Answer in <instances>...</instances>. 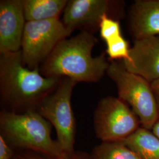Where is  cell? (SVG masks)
Segmentation results:
<instances>
[{"mask_svg": "<svg viewBox=\"0 0 159 159\" xmlns=\"http://www.w3.org/2000/svg\"><path fill=\"white\" fill-rule=\"evenodd\" d=\"M96 41L95 37L87 31L61 40L43 62L41 74L47 77L64 76L77 83L99 81L110 64L104 54L92 56Z\"/></svg>", "mask_w": 159, "mask_h": 159, "instance_id": "1", "label": "cell"}, {"mask_svg": "<svg viewBox=\"0 0 159 159\" xmlns=\"http://www.w3.org/2000/svg\"><path fill=\"white\" fill-rule=\"evenodd\" d=\"M61 80L42 75L39 68H26L21 51L1 54V96L14 108L35 110L45 97L56 89Z\"/></svg>", "mask_w": 159, "mask_h": 159, "instance_id": "2", "label": "cell"}, {"mask_svg": "<svg viewBox=\"0 0 159 159\" xmlns=\"http://www.w3.org/2000/svg\"><path fill=\"white\" fill-rule=\"evenodd\" d=\"M0 128L1 135L10 146L50 156L64 154L57 141L51 138L50 123L35 110L24 113L2 111Z\"/></svg>", "mask_w": 159, "mask_h": 159, "instance_id": "3", "label": "cell"}, {"mask_svg": "<svg viewBox=\"0 0 159 159\" xmlns=\"http://www.w3.org/2000/svg\"><path fill=\"white\" fill-rule=\"evenodd\" d=\"M106 73L117 85L120 98L130 106L141 126L152 130L159 112L151 83L126 70L122 61H111Z\"/></svg>", "mask_w": 159, "mask_h": 159, "instance_id": "4", "label": "cell"}, {"mask_svg": "<svg viewBox=\"0 0 159 159\" xmlns=\"http://www.w3.org/2000/svg\"><path fill=\"white\" fill-rule=\"evenodd\" d=\"M74 80H61L56 89L39 103L35 111L53 125L57 133V141L64 153L74 150L75 122L71 105Z\"/></svg>", "mask_w": 159, "mask_h": 159, "instance_id": "5", "label": "cell"}, {"mask_svg": "<svg viewBox=\"0 0 159 159\" xmlns=\"http://www.w3.org/2000/svg\"><path fill=\"white\" fill-rule=\"evenodd\" d=\"M71 33L58 18L26 22L21 47L24 65L31 70L39 68L57 44Z\"/></svg>", "mask_w": 159, "mask_h": 159, "instance_id": "6", "label": "cell"}, {"mask_svg": "<svg viewBox=\"0 0 159 159\" xmlns=\"http://www.w3.org/2000/svg\"><path fill=\"white\" fill-rule=\"evenodd\" d=\"M140 126L136 114L119 97H107L98 102L94 114V128L102 142H122Z\"/></svg>", "mask_w": 159, "mask_h": 159, "instance_id": "7", "label": "cell"}, {"mask_svg": "<svg viewBox=\"0 0 159 159\" xmlns=\"http://www.w3.org/2000/svg\"><path fill=\"white\" fill-rule=\"evenodd\" d=\"M26 23L23 0L0 1V53L21 51Z\"/></svg>", "mask_w": 159, "mask_h": 159, "instance_id": "8", "label": "cell"}, {"mask_svg": "<svg viewBox=\"0 0 159 159\" xmlns=\"http://www.w3.org/2000/svg\"><path fill=\"white\" fill-rule=\"evenodd\" d=\"M126 70L152 83L159 79V35L135 39L129 58L122 61Z\"/></svg>", "mask_w": 159, "mask_h": 159, "instance_id": "9", "label": "cell"}, {"mask_svg": "<svg viewBox=\"0 0 159 159\" xmlns=\"http://www.w3.org/2000/svg\"><path fill=\"white\" fill-rule=\"evenodd\" d=\"M114 2L108 0L68 1L64 10L63 24L72 32L81 27H99L102 16L108 15Z\"/></svg>", "mask_w": 159, "mask_h": 159, "instance_id": "10", "label": "cell"}, {"mask_svg": "<svg viewBox=\"0 0 159 159\" xmlns=\"http://www.w3.org/2000/svg\"><path fill=\"white\" fill-rule=\"evenodd\" d=\"M130 30L136 39L159 35V0H138L131 9Z\"/></svg>", "mask_w": 159, "mask_h": 159, "instance_id": "11", "label": "cell"}, {"mask_svg": "<svg viewBox=\"0 0 159 159\" xmlns=\"http://www.w3.org/2000/svg\"><path fill=\"white\" fill-rule=\"evenodd\" d=\"M122 142L140 159H159V139L152 130L140 126Z\"/></svg>", "mask_w": 159, "mask_h": 159, "instance_id": "12", "label": "cell"}, {"mask_svg": "<svg viewBox=\"0 0 159 159\" xmlns=\"http://www.w3.org/2000/svg\"><path fill=\"white\" fill-rule=\"evenodd\" d=\"M67 2L66 0H23L26 22L58 18Z\"/></svg>", "mask_w": 159, "mask_h": 159, "instance_id": "13", "label": "cell"}, {"mask_svg": "<svg viewBox=\"0 0 159 159\" xmlns=\"http://www.w3.org/2000/svg\"><path fill=\"white\" fill-rule=\"evenodd\" d=\"M91 159H140L122 142H102L93 148Z\"/></svg>", "mask_w": 159, "mask_h": 159, "instance_id": "14", "label": "cell"}, {"mask_svg": "<svg viewBox=\"0 0 159 159\" xmlns=\"http://www.w3.org/2000/svg\"><path fill=\"white\" fill-rule=\"evenodd\" d=\"M12 159H91L90 154L80 151L64 153L61 156H50L29 150L21 151L14 154Z\"/></svg>", "mask_w": 159, "mask_h": 159, "instance_id": "15", "label": "cell"}, {"mask_svg": "<svg viewBox=\"0 0 159 159\" xmlns=\"http://www.w3.org/2000/svg\"><path fill=\"white\" fill-rule=\"evenodd\" d=\"M106 52L111 60H127L129 58L130 48L129 43L121 35L106 43Z\"/></svg>", "mask_w": 159, "mask_h": 159, "instance_id": "16", "label": "cell"}, {"mask_svg": "<svg viewBox=\"0 0 159 159\" xmlns=\"http://www.w3.org/2000/svg\"><path fill=\"white\" fill-rule=\"evenodd\" d=\"M98 28L100 36L106 43L122 35L119 21L109 17L107 14L102 16Z\"/></svg>", "mask_w": 159, "mask_h": 159, "instance_id": "17", "label": "cell"}, {"mask_svg": "<svg viewBox=\"0 0 159 159\" xmlns=\"http://www.w3.org/2000/svg\"><path fill=\"white\" fill-rule=\"evenodd\" d=\"M14 153L11 146L2 136H0V159H12Z\"/></svg>", "mask_w": 159, "mask_h": 159, "instance_id": "18", "label": "cell"}, {"mask_svg": "<svg viewBox=\"0 0 159 159\" xmlns=\"http://www.w3.org/2000/svg\"><path fill=\"white\" fill-rule=\"evenodd\" d=\"M151 87L157 104L159 112V79L151 83Z\"/></svg>", "mask_w": 159, "mask_h": 159, "instance_id": "19", "label": "cell"}, {"mask_svg": "<svg viewBox=\"0 0 159 159\" xmlns=\"http://www.w3.org/2000/svg\"><path fill=\"white\" fill-rule=\"evenodd\" d=\"M152 130L154 134L159 139V119L156 122L155 125H154Z\"/></svg>", "mask_w": 159, "mask_h": 159, "instance_id": "20", "label": "cell"}]
</instances>
